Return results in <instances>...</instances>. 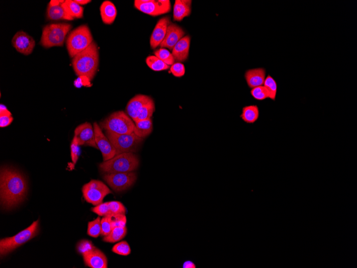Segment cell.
I'll return each instance as SVG.
<instances>
[{"instance_id": "cell-1", "label": "cell", "mask_w": 357, "mask_h": 268, "mask_svg": "<svg viewBox=\"0 0 357 268\" xmlns=\"http://www.w3.org/2000/svg\"><path fill=\"white\" fill-rule=\"evenodd\" d=\"M28 183L24 175L10 167L0 172V198L3 207L12 209L21 203L27 195Z\"/></svg>"}, {"instance_id": "cell-2", "label": "cell", "mask_w": 357, "mask_h": 268, "mask_svg": "<svg viewBox=\"0 0 357 268\" xmlns=\"http://www.w3.org/2000/svg\"><path fill=\"white\" fill-rule=\"evenodd\" d=\"M72 58L73 68L77 76L86 77L90 80L94 78L99 64V48L95 41Z\"/></svg>"}, {"instance_id": "cell-3", "label": "cell", "mask_w": 357, "mask_h": 268, "mask_svg": "<svg viewBox=\"0 0 357 268\" xmlns=\"http://www.w3.org/2000/svg\"><path fill=\"white\" fill-rule=\"evenodd\" d=\"M139 164L137 155L133 153H123L104 161L99 165V168L105 173L133 172L138 169Z\"/></svg>"}, {"instance_id": "cell-4", "label": "cell", "mask_w": 357, "mask_h": 268, "mask_svg": "<svg viewBox=\"0 0 357 268\" xmlns=\"http://www.w3.org/2000/svg\"><path fill=\"white\" fill-rule=\"evenodd\" d=\"M39 232V221L32 223L29 227L20 232L12 237L0 240V255L6 256L16 248L21 246L38 235Z\"/></svg>"}, {"instance_id": "cell-5", "label": "cell", "mask_w": 357, "mask_h": 268, "mask_svg": "<svg viewBox=\"0 0 357 268\" xmlns=\"http://www.w3.org/2000/svg\"><path fill=\"white\" fill-rule=\"evenodd\" d=\"M93 42L92 33L87 25L76 28L72 31L68 36L66 47L68 53L71 58L84 51Z\"/></svg>"}, {"instance_id": "cell-6", "label": "cell", "mask_w": 357, "mask_h": 268, "mask_svg": "<svg viewBox=\"0 0 357 268\" xmlns=\"http://www.w3.org/2000/svg\"><path fill=\"white\" fill-rule=\"evenodd\" d=\"M72 28L71 25L67 23L47 25L42 30L40 44L45 48L62 46Z\"/></svg>"}, {"instance_id": "cell-7", "label": "cell", "mask_w": 357, "mask_h": 268, "mask_svg": "<svg viewBox=\"0 0 357 268\" xmlns=\"http://www.w3.org/2000/svg\"><path fill=\"white\" fill-rule=\"evenodd\" d=\"M131 117L123 111H118L110 115L100 123L102 128L118 135L132 133L135 124Z\"/></svg>"}, {"instance_id": "cell-8", "label": "cell", "mask_w": 357, "mask_h": 268, "mask_svg": "<svg viewBox=\"0 0 357 268\" xmlns=\"http://www.w3.org/2000/svg\"><path fill=\"white\" fill-rule=\"evenodd\" d=\"M106 135L116 149L117 155L123 153L137 152L143 141V138L138 137L134 132L118 135L106 131Z\"/></svg>"}, {"instance_id": "cell-9", "label": "cell", "mask_w": 357, "mask_h": 268, "mask_svg": "<svg viewBox=\"0 0 357 268\" xmlns=\"http://www.w3.org/2000/svg\"><path fill=\"white\" fill-rule=\"evenodd\" d=\"M82 192L85 200L95 206L103 203L104 198L112 194L104 183L98 180H92L84 184Z\"/></svg>"}, {"instance_id": "cell-10", "label": "cell", "mask_w": 357, "mask_h": 268, "mask_svg": "<svg viewBox=\"0 0 357 268\" xmlns=\"http://www.w3.org/2000/svg\"><path fill=\"white\" fill-rule=\"evenodd\" d=\"M137 179V173L134 172L106 173L104 176L108 185L116 192L129 189Z\"/></svg>"}, {"instance_id": "cell-11", "label": "cell", "mask_w": 357, "mask_h": 268, "mask_svg": "<svg viewBox=\"0 0 357 268\" xmlns=\"http://www.w3.org/2000/svg\"><path fill=\"white\" fill-rule=\"evenodd\" d=\"M134 6L140 12L152 16H157L171 11L169 0H136Z\"/></svg>"}, {"instance_id": "cell-12", "label": "cell", "mask_w": 357, "mask_h": 268, "mask_svg": "<svg viewBox=\"0 0 357 268\" xmlns=\"http://www.w3.org/2000/svg\"><path fill=\"white\" fill-rule=\"evenodd\" d=\"M95 133V140L98 149L103 154L104 161L110 160L117 155L116 150L107 137L102 131L97 123L93 124Z\"/></svg>"}, {"instance_id": "cell-13", "label": "cell", "mask_w": 357, "mask_h": 268, "mask_svg": "<svg viewBox=\"0 0 357 268\" xmlns=\"http://www.w3.org/2000/svg\"><path fill=\"white\" fill-rule=\"evenodd\" d=\"M74 137L80 146H86L98 149L95 140L94 128L88 122L83 123L74 130Z\"/></svg>"}, {"instance_id": "cell-14", "label": "cell", "mask_w": 357, "mask_h": 268, "mask_svg": "<svg viewBox=\"0 0 357 268\" xmlns=\"http://www.w3.org/2000/svg\"><path fill=\"white\" fill-rule=\"evenodd\" d=\"M12 43L16 51L24 55L31 54L36 46L35 40L23 31L16 33Z\"/></svg>"}, {"instance_id": "cell-15", "label": "cell", "mask_w": 357, "mask_h": 268, "mask_svg": "<svg viewBox=\"0 0 357 268\" xmlns=\"http://www.w3.org/2000/svg\"><path fill=\"white\" fill-rule=\"evenodd\" d=\"M85 265L92 268H107L108 259L105 254L95 248L82 255Z\"/></svg>"}, {"instance_id": "cell-16", "label": "cell", "mask_w": 357, "mask_h": 268, "mask_svg": "<svg viewBox=\"0 0 357 268\" xmlns=\"http://www.w3.org/2000/svg\"><path fill=\"white\" fill-rule=\"evenodd\" d=\"M170 24H171V20L167 16L158 21L150 37V44L152 49L156 48L162 43Z\"/></svg>"}, {"instance_id": "cell-17", "label": "cell", "mask_w": 357, "mask_h": 268, "mask_svg": "<svg viewBox=\"0 0 357 268\" xmlns=\"http://www.w3.org/2000/svg\"><path fill=\"white\" fill-rule=\"evenodd\" d=\"M185 35L182 28L176 24L171 23L169 25L166 36L162 43L159 45L161 48H166L173 50L177 42L182 39Z\"/></svg>"}, {"instance_id": "cell-18", "label": "cell", "mask_w": 357, "mask_h": 268, "mask_svg": "<svg viewBox=\"0 0 357 268\" xmlns=\"http://www.w3.org/2000/svg\"><path fill=\"white\" fill-rule=\"evenodd\" d=\"M151 99L147 96L139 95L135 96L127 104L126 111L134 122L137 121V116L141 108Z\"/></svg>"}, {"instance_id": "cell-19", "label": "cell", "mask_w": 357, "mask_h": 268, "mask_svg": "<svg viewBox=\"0 0 357 268\" xmlns=\"http://www.w3.org/2000/svg\"><path fill=\"white\" fill-rule=\"evenodd\" d=\"M191 44V37L189 36L184 37L178 41L172 50V55L174 60L177 62H185L189 55Z\"/></svg>"}, {"instance_id": "cell-20", "label": "cell", "mask_w": 357, "mask_h": 268, "mask_svg": "<svg viewBox=\"0 0 357 268\" xmlns=\"http://www.w3.org/2000/svg\"><path fill=\"white\" fill-rule=\"evenodd\" d=\"M265 76L266 70L262 68L248 70L244 75L246 83L250 88L262 86L266 78Z\"/></svg>"}, {"instance_id": "cell-21", "label": "cell", "mask_w": 357, "mask_h": 268, "mask_svg": "<svg viewBox=\"0 0 357 268\" xmlns=\"http://www.w3.org/2000/svg\"><path fill=\"white\" fill-rule=\"evenodd\" d=\"M192 2L191 0H176L174 5L173 20L180 22L192 12Z\"/></svg>"}, {"instance_id": "cell-22", "label": "cell", "mask_w": 357, "mask_h": 268, "mask_svg": "<svg viewBox=\"0 0 357 268\" xmlns=\"http://www.w3.org/2000/svg\"><path fill=\"white\" fill-rule=\"evenodd\" d=\"M102 20L105 24L111 25L115 21L117 11L115 5L111 2L105 1L100 7Z\"/></svg>"}, {"instance_id": "cell-23", "label": "cell", "mask_w": 357, "mask_h": 268, "mask_svg": "<svg viewBox=\"0 0 357 268\" xmlns=\"http://www.w3.org/2000/svg\"><path fill=\"white\" fill-rule=\"evenodd\" d=\"M62 5L54 6L49 4L47 11V18L48 20L53 21L74 20V19L66 12Z\"/></svg>"}, {"instance_id": "cell-24", "label": "cell", "mask_w": 357, "mask_h": 268, "mask_svg": "<svg viewBox=\"0 0 357 268\" xmlns=\"http://www.w3.org/2000/svg\"><path fill=\"white\" fill-rule=\"evenodd\" d=\"M134 133L138 137L144 138L148 136L153 130L151 118L147 120L136 121Z\"/></svg>"}, {"instance_id": "cell-25", "label": "cell", "mask_w": 357, "mask_h": 268, "mask_svg": "<svg viewBox=\"0 0 357 268\" xmlns=\"http://www.w3.org/2000/svg\"><path fill=\"white\" fill-rule=\"evenodd\" d=\"M259 117V110L257 106H246L242 108L240 117L245 123L253 124L258 120Z\"/></svg>"}, {"instance_id": "cell-26", "label": "cell", "mask_w": 357, "mask_h": 268, "mask_svg": "<svg viewBox=\"0 0 357 268\" xmlns=\"http://www.w3.org/2000/svg\"><path fill=\"white\" fill-rule=\"evenodd\" d=\"M62 5L66 12L74 19L83 18L84 8L75 1L66 0Z\"/></svg>"}, {"instance_id": "cell-27", "label": "cell", "mask_w": 357, "mask_h": 268, "mask_svg": "<svg viewBox=\"0 0 357 268\" xmlns=\"http://www.w3.org/2000/svg\"><path fill=\"white\" fill-rule=\"evenodd\" d=\"M127 227L115 228L108 236H105L103 240L105 242L115 243L122 240L126 235Z\"/></svg>"}, {"instance_id": "cell-28", "label": "cell", "mask_w": 357, "mask_h": 268, "mask_svg": "<svg viewBox=\"0 0 357 268\" xmlns=\"http://www.w3.org/2000/svg\"><path fill=\"white\" fill-rule=\"evenodd\" d=\"M155 111V103L154 100L151 99L146 105H144L141 108L138 113L137 121H136L151 119Z\"/></svg>"}, {"instance_id": "cell-29", "label": "cell", "mask_w": 357, "mask_h": 268, "mask_svg": "<svg viewBox=\"0 0 357 268\" xmlns=\"http://www.w3.org/2000/svg\"><path fill=\"white\" fill-rule=\"evenodd\" d=\"M146 63L149 68L155 71L166 70L169 66L159 59L156 56H149L147 58Z\"/></svg>"}, {"instance_id": "cell-30", "label": "cell", "mask_w": 357, "mask_h": 268, "mask_svg": "<svg viewBox=\"0 0 357 268\" xmlns=\"http://www.w3.org/2000/svg\"><path fill=\"white\" fill-rule=\"evenodd\" d=\"M101 219L100 217L88 224L87 234L93 238H98L101 234Z\"/></svg>"}, {"instance_id": "cell-31", "label": "cell", "mask_w": 357, "mask_h": 268, "mask_svg": "<svg viewBox=\"0 0 357 268\" xmlns=\"http://www.w3.org/2000/svg\"><path fill=\"white\" fill-rule=\"evenodd\" d=\"M13 121L12 113L7 107L1 105L0 106V127L5 128L9 126Z\"/></svg>"}, {"instance_id": "cell-32", "label": "cell", "mask_w": 357, "mask_h": 268, "mask_svg": "<svg viewBox=\"0 0 357 268\" xmlns=\"http://www.w3.org/2000/svg\"><path fill=\"white\" fill-rule=\"evenodd\" d=\"M263 85H264V86L269 92V98L275 101L278 90V85L276 81L273 77H272L270 75H268L267 77L265 78Z\"/></svg>"}, {"instance_id": "cell-33", "label": "cell", "mask_w": 357, "mask_h": 268, "mask_svg": "<svg viewBox=\"0 0 357 268\" xmlns=\"http://www.w3.org/2000/svg\"><path fill=\"white\" fill-rule=\"evenodd\" d=\"M155 55L159 59L168 65H172L174 63V58L172 53L165 48H160L155 52Z\"/></svg>"}, {"instance_id": "cell-34", "label": "cell", "mask_w": 357, "mask_h": 268, "mask_svg": "<svg viewBox=\"0 0 357 268\" xmlns=\"http://www.w3.org/2000/svg\"><path fill=\"white\" fill-rule=\"evenodd\" d=\"M107 216L111 221L113 229L126 227L127 219L125 214H109Z\"/></svg>"}, {"instance_id": "cell-35", "label": "cell", "mask_w": 357, "mask_h": 268, "mask_svg": "<svg viewBox=\"0 0 357 268\" xmlns=\"http://www.w3.org/2000/svg\"><path fill=\"white\" fill-rule=\"evenodd\" d=\"M112 251L117 254L123 256L129 255L131 252L130 246L126 241L118 243L113 247Z\"/></svg>"}, {"instance_id": "cell-36", "label": "cell", "mask_w": 357, "mask_h": 268, "mask_svg": "<svg viewBox=\"0 0 357 268\" xmlns=\"http://www.w3.org/2000/svg\"><path fill=\"white\" fill-rule=\"evenodd\" d=\"M250 94L254 99L258 101H262L269 98V92L265 87L263 86L252 88Z\"/></svg>"}, {"instance_id": "cell-37", "label": "cell", "mask_w": 357, "mask_h": 268, "mask_svg": "<svg viewBox=\"0 0 357 268\" xmlns=\"http://www.w3.org/2000/svg\"><path fill=\"white\" fill-rule=\"evenodd\" d=\"M109 207V214H125L126 213V209L124 205L119 202H108Z\"/></svg>"}, {"instance_id": "cell-38", "label": "cell", "mask_w": 357, "mask_h": 268, "mask_svg": "<svg viewBox=\"0 0 357 268\" xmlns=\"http://www.w3.org/2000/svg\"><path fill=\"white\" fill-rule=\"evenodd\" d=\"M80 146L77 139L74 137L70 147L71 160L74 165L77 162L80 154Z\"/></svg>"}, {"instance_id": "cell-39", "label": "cell", "mask_w": 357, "mask_h": 268, "mask_svg": "<svg viewBox=\"0 0 357 268\" xmlns=\"http://www.w3.org/2000/svg\"><path fill=\"white\" fill-rule=\"evenodd\" d=\"M101 235L107 236L113 230L111 221L108 216H104L101 220Z\"/></svg>"}, {"instance_id": "cell-40", "label": "cell", "mask_w": 357, "mask_h": 268, "mask_svg": "<svg viewBox=\"0 0 357 268\" xmlns=\"http://www.w3.org/2000/svg\"><path fill=\"white\" fill-rule=\"evenodd\" d=\"M96 248L93 245L92 242L87 240H83L80 241L76 246V249L78 252L82 255L83 254L89 252Z\"/></svg>"}, {"instance_id": "cell-41", "label": "cell", "mask_w": 357, "mask_h": 268, "mask_svg": "<svg viewBox=\"0 0 357 268\" xmlns=\"http://www.w3.org/2000/svg\"><path fill=\"white\" fill-rule=\"evenodd\" d=\"M93 213L100 216H106L109 214V207L108 203H101L91 209Z\"/></svg>"}, {"instance_id": "cell-42", "label": "cell", "mask_w": 357, "mask_h": 268, "mask_svg": "<svg viewBox=\"0 0 357 268\" xmlns=\"http://www.w3.org/2000/svg\"><path fill=\"white\" fill-rule=\"evenodd\" d=\"M171 72L173 76L176 77H181L184 76L185 73V68L184 65L181 63L177 62L174 63L171 67Z\"/></svg>"}, {"instance_id": "cell-43", "label": "cell", "mask_w": 357, "mask_h": 268, "mask_svg": "<svg viewBox=\"0 0 357 268\" xmlns=\"http://www.w3.org/2000/svg\"><path fill=\"white\" fill-rule=\"evenodd\" d=\"M183 268H197V265L192 261L188 260L183 263Z\"/></svg>"}, {"instance_id": "cell-44", "label": "cell", "mask_w": 357, "mask_h": 268, "mask_svg": "<svg viewBox=\"0 0 357 268\" xmlns=\"http://www.w3.org/2000/svg\"><path fill=\"white\" fill-rule=\"evenodd\" d=\"M75 2L80 6L87 5L91 2L89 0H75Z\"/></svg>"}]
</instances>
